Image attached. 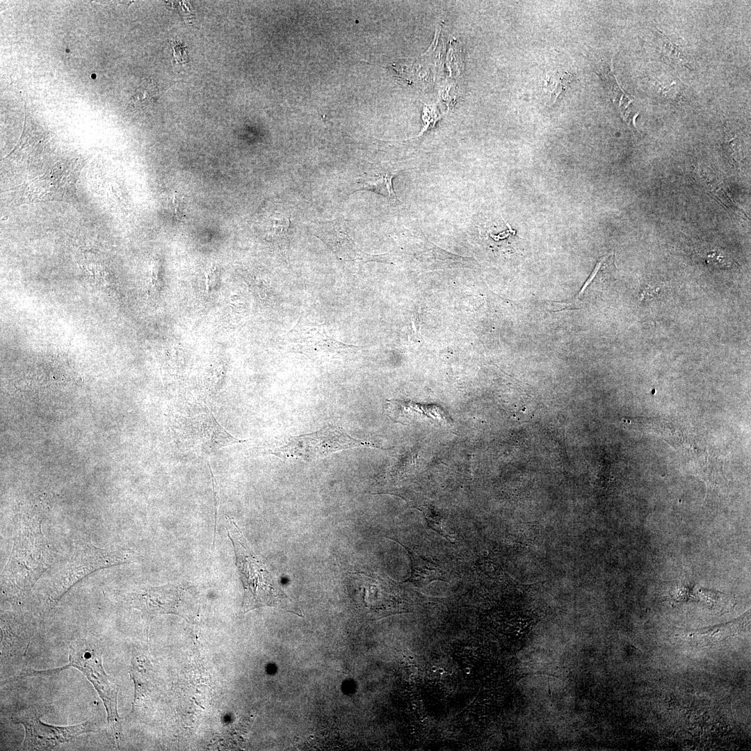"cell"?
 <instances>
[{
    "instance_id": "obj_17",
    "label": "cell",
    "mask_w": 751,
    "mask_h": 751,
    "mask_svg": "<svg viewBox=\"0 0 751 751\" xmlns=\"http://www.w3.org/2000/svg\"><path fill=\"white\" fill-rule=\"evenodd\" d=\"M290 219L288 216L276 213L271 216L266 226L267 236L283 251L289 247V228Z\"/></svg>"
},
{
    "instance_id": "obj_9",
    "label": "cell",
    "mask_w": 751,
    "mask_h": 751,
    "mask_svg": "<svg viewBox=\"0 0 751 751\" xmlns=\"http://www.w3.org/2000/svg\"><path fill=\"white\" fill-rule=\"evenodd\" d=\"M76 172L70 166L58 165L30 184L22 185L19 191L30 201L63 200L75 191Z\"/></svg>"
},
{
    "instance_id": "obj_4",
    "label": "cell",
    "mask_w": 751,
    "mask_h": 751,
    "mask_svg": "<svg viewBox=\"0 0 751 751\" xmlns=\"http://www.w3.org/2000/svg\"><path fill=\"white\" fill-rule=\"evenodd\" d=\"M361 446L380 448L370 442L352 437L340 426L329 424L309 434L278 437L268 443L261 451L281 459L311 462L341 450Z\"/></svg>"
},
{
    "instance_id": "obj_2",
    "label": "cell",
    "mask_w": 751,
    "mask_h": 751,
    "mask_svg": "<svg viewBox=\"0 0 751 751\" xmlns=\"http://www.w3.org/2000/svg\"><path fill=\"white\" fill-rule=\"evenodd\" d=\"M73 667L81 671L102 699L107 714L108 725L113 730L115 743L119 747L122 738V722L118 713L119 686L105 672L102 665V650L97 643L88 639H79L69 646V663L52 670H26L24 676H36L61 671Z\"/></svg>"
},
{
    "instance_id": "obj_13",
    "label": "cell",
    "mask_w": 751,
    "mask_h": 751,
    "mask_svg": "<svg viewBox=\"0 0 751 751\" xmlns=\"http://www.w3.org/2000/svg\"><path fill=\"white\" fill-rule=\"evenodd\" d=\"M202 445L203 449L211 453L223 447L246 442L228 433L216 419L211 411L202 423Z\"/></svg>"
},
{
    "instance_id": "obj_1",
    "label": "cell",
    "mask_w": 751,
    "mask_h": 751,
    "mask_svg": "<svg viewBox=\"0 0 751 751\" xmlns=\"http://www.w3.org/2000/svg\"><path fill=\"white\" fill-rule=\"evenodd\" d=\"M43 515L34 510L19 516L13 547L1 573V593L7 599L26 595L54 560V549L42 532Z\"/></svg>"
},
{
    "instance_id": "obj_7",
    "label": "cell",
    "mask_w": 751,
    "mask_h": 751,
    "mask_svg": "<svg viewBox=\"0 0 751 751\" xmlns=\"http://www.w3.org/2000/svg\"><path fill=\"white\" fill-rule=\"evenodd\" d=\"M192 597L186 590L171 585L139 590L131 597L130 602L132 607L141 611L148 624L154 617L170 613L193 622Z\"/></svg>"
},
{
    "instance_id": "obj_18",
    "label": "cell",
    "mask_w": 751,
    "mask_h": 751,
    "mask_svg": "<svg viewBox=\"0 0 751 751\" xmlns=\"http://www.w3.org/2000/svg\"><path fill=\"white\" fill-rule=\"evenodd\" d=\"M157 86L151 79L143 80L132 96L131 102L135 107H147L155 102L157 98Z\"/></svg>"
},
{
    "instance_id": "obj_11",
    "label": "cell",
    "mask_w": 751,
    "mask_h": 751,
    "mask_svg": "<svg viewBox=\"0 0 751 751\" xmlns=\"http://www.w3.org/2000/svg\"><path fill=\"white\" fill-rule=\"evenodd\" d=\"M387 415L394 422L409 414H419L421 419L430 420L438 425L451 426L453 421L448 413L439 405H424L412 401L387 400L385 405Z\"/></svg>"
},
{
    "instance_id": "obj_10",
    "label": "cell",
    "mask_w": 751,
    "mask_h": 751,
    "mask_svg": "<svg viewBox=\"0 0 751 751\" xmlns=\"http://www.w3.org/2000/svg\"><path fill=\"white\" fill-rule=\"evenodd\" d=\"M310 227L313 234L325 243L339 259L350 257L353 241L344 220L317 222Z\"/></svg>"
},
{
    "instance_id": "obj_19",
    "label": "cell",
    "mask_w": 751,
    "mask_h": 751,
    "mask_svg": "<svg viewBox=\"0 0 751 751\" xmlns=\"http://www.w3.org/2000/svg\"><path fill=\"white\" fill-rule=\"evenodd\" d=\"M172 54L177 63H184L186 60V47L177 41L172 45Z\"/></svg>"
},
{
    "instance_id": "obj_20",
    "label": "cell",
    "mask_w": 751,
    "mask_h": 751,
    "mask_svg": "<svg viewBox=\"0 0 751 751\" xmlns=\"http://www.w3.org/2000/svg\"><path fill=\"white\" fill-rule=\"evenodd\" d=\"M207 465H208L209 469L210 471V474H211V481H212L214 508H215V531H216V520H217L218 507V505H219V495H218L219 490H218V486L216 478H215V476H214V475L213 474V471L211 470L210 464L209 463L208 461H207Z\"/></svg>"
},
{
    "instance_id": "obj_14",
    "label": "cell",
    "mask_w": 751,
    "mask_h": 751,
    "mask_svg": "<svg viewBox=\"0 0 751 751\" xmlns=\"http://www.w3.org/2000/svg\"><path fill=\"white\" fill-rule=\"evenodd\" d=\"M396 170L378 169L364 172L357 183L360 189L369 190L387 198L391 203L396 204L397 197L392 186V179Z\"/></svg>"
},
{
    "instance_id": "obj_3",
    "label": "cell",
    "mask_w": 751,
    "mask_h": 751,
    "mask_svg": "<svg viewBox=\"0 0 751 751\" xmlns=\"http://www.w3.org/2000/svg\"><path fill=\"white\" fill-rule=\"evenodd\" d=\"M226 526L236 557L244 588L243 608L248 612L264 606H279L286 597L266 565L249 547L233 519Z\"/></svg>"
},
{
    "instance_id": "obj_12",
    "label": "cell",
    "mask_w": 751,
    "mask_h": 751,
    "mask_svg": "<svg viewBox=\"0 0 751 751\" xmlns=\"http://www.w3.org/2000/svg\"><path fill=\"white\" fill-rule=\"evenodd\" d=\"M130 675L135 688L134 710L154 688L152 665L146 656L138 651L133 652Z\"/></svg>"
},
{
    "instance_id": "obj_15",
    "label": "cell",
    "mask_w": 751,
    "mask_h": 751,
    "mask_svg": "<svg viewBox=\"0 0 751 751\" xmlns=\"http://www.w3.org/2000/svg\"><path fill=\"white\" fill-rule=\"evenodd\" d=\"M406 549L411 561V576L409 579L410 581L417 585L424 586L435 580L445 581L438 564L419 556L408 548Z\"/></svg>"
},
{
    "instance_id": "obj_5",
    "label": "cell",
    "mask_w": 751,
    "mask_h": 751,
    "mask_svg": "<svg viewBox=\"0 0 751 751\" xmlns=\"http://www.w3.org/2000/svg\"><path fill=\"white\" fill-rule=\"evenodd\" d=\"M125 552L118 549H101L89 542L76 544L69 557L63 560L53 576L49 588V599L55 603L78 581L90 574L108 567L129 561Z\"/></svg>"
},
{
    "instance_id": "obj_21",
    "label": "cell",
    "mask_w": 751,
    "mask_h": 751,
    "mask_svg": "<svg viewBox=\"0 0 751 751\" xmlns=\"http://www.w3.org/2000/svg\"><path fill=\"white\" fill-rule=\"evenodd\" d=\"M182 201L177 195L172 198V206L177 217L183 216L184 207Z\"/></svg>"
},
{
    "instance_id": "obj_6",
    "label": "cell",
    "mask_w": 751,
    "mask_h": 751,
    "mask_svg": "<svg viewBox=\"0 0 751 751\" xmlns=\"http://www.w3.org/2000/svg\"><path fill=\"white\" fill-rule=\"evenodd\" d=\"M42 713V709L36 706L22 707L13 713L11 721L22 725L25 729L24 749H52L81 734L95 730L92 722L66 727L47 725L40 720Z\"/></svg>"
},
{
    "instance_id": "obj_16",
    "label": "cell",
    "mask_w": 751,
    "mask_h": 751,
    "mask_svg": "<svg viewBox=\"0 0 751 751\" xmlns=\"http://www.w3.org/2000/svg\"><path fill=\"white\" fill-rule=\"evenodd\" d=\"M572 76L564 71L553 72L547 74L542 88V95L546 103L552 105L558 96L568 88Z\"/></svg>"
},
{
    "instance_id": "obj_8",
    "label": "cell",
    "mask_w": 751,
    "mask_h": 751,
    "mask_svg": "<svg viewBox=\"0 0 751 751\" xmlns=\"http://www.w3.org/2000/svg\"><path fill=\"white\" fill-rule=\"evenodd\" d=\"M287 348L307 355L332 357L345 355L355 346L337 341L322 325L301 316L286 334Z\"/></svg>"
}]
</instances>
